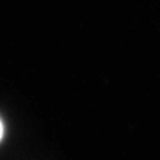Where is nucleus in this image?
Listing matches in <instances>:
<instances>
[{"label":"nucleus","instance_id":"nucleus-1","mask_svg":"<svg viewBox=\"0 0 160 160\" xmlns=\"http://www.w3.org/2000/svg\"><path fill=\"white\" fill-rule=\"evenodd\" d=\"M3 138V123H2V120H0V139Z\"/></svg>","mask_w":160,"mask_h":160}]
</instances>
